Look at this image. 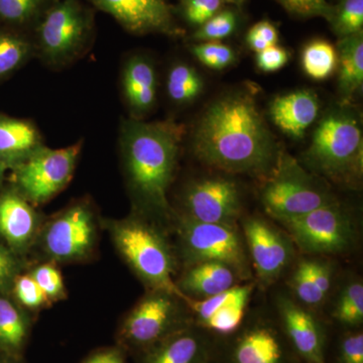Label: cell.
Wrapping results in <instances>:
<instances>
[{
	"label": "cell",
	"mask_w": 363,
	"mask_h": 363,
	"mask_svg": "<svg viewBox=\"0 0 363 363\" xmlns=\"http://www.w3.org/2000/svg\"><path fill=\"white\" fill-rule=\"evenodd\" d=\"M193 149L208 166L264 178L281 154L255 96L245 90L227 93L207 107L196 126Z\"/></svg>",
	"instance_id": "6da1fadb"
},
{
	"label": "cell",
	"mask_w": 363,
	"mask_h": 363,
	"mask_svg": "<svg viewBox=\"0 0 363 363\" xmlns=\"http://www.w3.org/2000/svg\"><path fill=\"white\" fill-rule=\"evenodd\" d=\"M185 128L173 121H124L121 145L128 181L145 206L169 209L168 189L173 180Z\"/></svg>",
	"instance_id": "7a4b0ae2"
},
{
	"label": "cell",
	"mask_w": 363,
	"mask_h": 363,
	"mask_svg": "<svg viewBox=\"0 0 363 363\" xmlns=\"http://www.w3.org/2000/svg\"><path fill=\"white\" fill-rule=\"evenodd\" d=\"M319 175L341 185H358L363 172V135L359 116L348 104L325 113L304 155Z\"/></svg>",
	"instance_id": "3957f363"
},
{
	"label": "cell",
	"mask_w": 363,
	"mask_h": 363,
	"mask_svg": "<svg viewBox=\"0 0 363 363\" xmlns=\"http://www.w3.org/2000/svg\"><path fill=\"white\" fill-rule=\"evenodd\" d=\"M94 11L81 0H56L42 16L32 38L45 63H71L89 48L94 37Z\"/></svg>",
	"instance_id": "277c9868"
},
{
	"label": "cell",
	"mask_w": 363,
	"mask_h": 363,
	"mask_svg": "<svg viewBox=\"0 0 363 363\" xmlns=\"http://www.w3.org/2000/svg\"><path fill=\"white\" fill-rule=\"evenodd\" d=\"M260 200L267 213L279 221L335 202L324 186L285 152H281L276 167L266 177Z\"/></svg>",
	"instance_id": "5b68a950"
},
{
	"label": "cell",
	"mask_w": 363,
	"mask_h": 363,
	"mask_svg": "<svg viewBox=\"0 0 363 363\" xmlns=\"http://www.w3.org/2000/svg\"><path fill=\"white\" fill-rule=\"evenodd\" d=\"M114 238L124 259L143 281L155 290L183 298L172 279L174 264L168 245L152 227L142 221H124L116 227Z\"/></svg>",
	"instance_id": "8992f818"
},
{
	"label": "cell",
	"mask_w": 363,
	"mask_h": 363,
	"mask_svg": "<svg viewBox=\"0 0 363 363\" xmlns=\"http://www.w3.org/2000/svg\"><path fill=\"white\" fill-rule=\"evenodd\" d=\"M179 236L189 266L199 262H221L233 267L241 279H250L245 245L235 227L204 223L183 217L179 223Z\"/></svg>",
	"instance_id": "52a82bcc"
},
{
	"label": "cell",
	"mask_w": 363,
	"mask_h": 363,
	"mask_svg": "<svg viewBox=\"0 0 363 363\" xmlns=\"http://www.w3.org/2000/svg\"><path fill=\"white\" fill-rule=\"evenodd\" d=\"M279 222L286 227L293 242L308 255L343 252L354 240L352 221L337 202Z\"/></svg>",
	"instance_id": "ba28073f"
},
{
	"label": "cell",
	"mask_w": 363,
	"mask_h": 363,
	"mask_svg": "<svg viewBox=\"0 0 363 363\" xmlns=\"http://www.w3.org/2000/svg\"><path fill=\"white\" fill-rule=\"evenodd\" d=\"M82 143L63 149L40 147L16 164V185L26 199L44 203L66 187L70 182Z\"/></svg>",
	"instance_id": "9c48e42d"
},
{
	"label": "cell",
	"mask_w": 363,
	"mask_h": 363,
	"mask_svg": "<svg viewBox=\"0 0 363 363\" xmlns=\"http://www.w3.org/2000/svg\"><path fill=\"white\" fill-rule=\"evenodd\" d=\"M175 298L178 297L159 290L143 298L124 321L121 330L123 340L147 350L183 329L179 325Z\"/></svg>",
	"instance_id": "30bf717a"
},
{
	"label": "cell",
	"mask_w": 363,
	"mask_h": 363,
	"mask_svg": "<svg viewBox=\"0 0 363 363\" xmlns=\"http://www.w3.org/2000/svg\"><path fill=\"white\" fill-rule=\"evenodd\" d=\"M98 11L109 14L126 32L136 35L160 33L184 37L173 6L166 0H88Z\"/></svg>",
	"instance_id": "8fae6325"
},
{
	"label": "cell",
	"mask_w": 363,
	"mask_h": 363,
	"mask_svg": "<svg viewBox=\"0 0 363 363\" xmlns=\"http://www.w3.org/2000/svg\"><path fill=\"white\" fill-rule=\"evenodd\" d=\"M183 205L191 220L234 226L241 213L240 189L222 177L201 179L189 186Z\"/></svg>",
	"instance_id": "7c38bea8"
},
{
	"label": "cell",
	"mask_w": 363,
	"mask_h": 363,
	"mask_svg": "<svg viewBox=\"0 0 363 363\" xmlns=\"http://www.w3.org/2000/svg\"><path fill=\"white\" fill-rule=\"evenodd\" d=\"M243 231L260 283L271 285L293 259L292 240L259 217L243 222Z\"/></svg>",
	"instance_id": "4fadbf2b"
},
{
	"label": "cell",
	"mask_w": 363,
	"mask_h": 363,
	"mask_svg": "<svg viewBox=\"0 0 363 363\" xmlns=\"http://www.w3.org/2000/svg\"><path fill=\"white\" fill-rule=\"evenodd\" d=\"M253 286V284L235 285L203 300L186 296L182 300L185 301L194 313L196 321L202 328L219 335H230L238 331L242 323Z\"/></svg>",
	"instance_id": "5bb4252c"
},
{
	"label": "cell",
	"mask_w": 363,
	"mask_h": 363,
	"mask_svg": "<svg viewBox=\"0 0 363 363\" xmlns=\"http://www.w3.org/2000/svg\"><path fill=\"white\" fill-rule=\"evenodd\" d=\"M93 238L94 223L89 208L76 205L50 224L45 243L52 257L72 259L82 257L90 250Z\"/></svg>",
	"instance_id": "9a60e30c"
},
{
	"label": "cell",
	"mask_w": 363,
	"mask_h": 363,
	"mask_svg": "<svg viewBox=\"0 0 363 363\" xmlns=\"http://www.w3.org/2000/svg\"><path fill=\"white\" fill-rule=\"evenodd\" d=\"M284 328L294 348L306 363H325V336L321 324L309 310L291 298H279Z\"/></svg>",
	"instance_id": "2e32d148"
},
{
	"label": "cell",
	"mask_w": 363,
	"mask_h": 363,
	"mask_svg": "<svg viewBox=\"0 0 363 363\" xmlns=\"http://www.w3.org/2000/svg\"><path fill=\"white\" fill-rule=\"evenodd\" d=\"M320 111L318 95L312 90H297L274 98L269 104L272 123L294 140L304 138Z\"/></svg>",
	"instance_id": "e0dca14e"
},
{
	"label": "cell",
	"mask_w": 363,
	"mask_h": 363,
	"mask_svg": "<svg viewBox=\"0 0 363 363\" xmlns=\"http://www.w3.org/2000/svg\"><path fill=\"white\" fill-rule=\"evenodd\" d=\"M121 80L124 100L133 118L147 116L157 101V76L154 64L142 55L130 57L123 67Z\"/></svg>",
	"instance_id": "ac0fdd59"
},
{
	"label": "cell",
	"mask_w": 363,
	"mask_h": 363,
	"mask_svg": "<svg viewBox=\"0 0 363 363\" xmlns=\"http://www.w3.org/2000/svg\"><path fill=\"white\" fill-rule=\"evenodd\" d=\"M240 279V274L233 267L206 262L189 266L176 285L186 297L203 300L233 288Z\"/></svg>",
	"instance_id": "d6986e66"
},
{
	"label": "cell",
	"mask_w": 363,
	"mask_h": 363,
	"mask_svg": "<svg viewBox=\"0 0 363 363\" xmlns=\"http://www.w3.org/2000/svg\"><path fill=\"white\" fill-rule=\"evenodd\" d=\"M201 336L183 328L147 348L143 363H208Z\"/></svg>",
	"instance_id": "ffe728a7"
},
{
	"label": "cell",
	"mask_w": 363,
	"mask_h": 363,
	"mask_svg": "<svg viewBox=\"0 0 363 363\" xmlns=\"http://www.w3.org/2000/svg\"><path fill=\"white\" fill-rule=\"evenodd\" d=\"M42 147L39 131L30 121L0 116V159L18 164Z\"/></svg>",
	"instance_id": "44dd1931"
},
{
	"label": "cell",
	"mask_w": 363,
	"mask_h": 363,
	"mask_svg": "<svg viewBox=\"0 0 363 363\" xmlns=\"http://www.w3.org/2000/svg\"><path fill=\"white\" fill-rule=\"evenodd\" d=\"M338 54V90L342 104H348L362 89L363 32L340 38Z\"/></svg>",
	"instance_id": "7402d4cb"
},
{
	"label": "cell",
	"mask_w": 363,
	"mask_h": 363,
	"mask_svg": "<svg viewBox=\"0 0 363 363\" xmlns=\"http://www.w3.org/2000/svg\"><path fill=\"white\" fill-rule=\"evenodd\" d=\"M35 228V215L23 196L6 192L0 197V234L14 245H26Z\"/></svg>",
	"instance_id": "603a6c76"
},
{
	"label": "cell",
	"mask_w": 363,
	"mask_h": 363,
	"mask_svg": "<svg viewBox=\"0 0 363 363\" xmlns=\"http://www.w3.org/2000/svg\"><path fill=\"white\" fill-rule=\"evenodd\" d=\"M233 359L234 363H284L283 346L269 327H253L238 338Z\"/></svg>",
	"instance_id": "cb8c5ba5"
},
{
	"label": "cell",
	"mask_w": 363,
	"mask_h": 363,
	"mask_svg": "<svg viewBox=\"0 0 363 363\" xmlns=\"http://www.w3.org/2000/svg\"><path fill=\"white\" fill-rule=\"evenodd\" d=\"M56 0H0V26L32 35L47 9Z\"/></svg>",
	"instance_id": "d4e9b609"
},
{
	"label": "cell",
	"mask_w": 363,
	"mask_h": 363,
	"mask_svg": "<svg viewBox=\"0 0 363 363\" xmlns=\"http://www.w3.org/2000/svg\"><path fill=\"white\" fill-rule=\"evenodd\" d=\"M33 52L32 35L0 26V80L25 65Z\"/></svg>",
	"instance_id": "484cf974"
},
{
	"label": "cell",
	"mask_w": 363,
	"mask_h": 363,
	"mask_svg": "<svg viewBox=\"0 0 363 363\" xmlns=\"http://www.w3.org/2000/svg\"><path fill=\"white\" fill-rule=\"evenodd\" d=\"M203 89V79L193 67L178 63L169 71L167 92L175 104H191L201 95Z\"/></svg>",
	"instance_id": "4316f807"
},
{
	"label": "cell",
	"mask_w": 363,
	"mask_h": 363,
	"mask_svg": "<svg viewBox=\"0 0 363 363\" xmlns=\"http://www.w3.org/2000/svg\"><path fill=\"white\" fill-rule=\"evenodd\" d=\"M337 65V50L326 40H313L303 50V69L314 80L322 81L330 77Z\"/></svg>",
	"instance_id": "83f0119b"
},
{
	"label": "cell",
	"mask_w": 363,
	"mask_h": 363,
	"mask_svg": "<svg viewBox=\"0 0 363 363\" xmlns=\"http://www.w3.org/2000/svg\"><path fill=\"white\" fill-rule=\"evenodd\" d=\"M26 336V324L20 312L0 298V347L9 352L20 350Z\"/></svg>",
	"instance_id": "f1b7e54d"
},
{
	"label": "cell",
	"mask_w": 363,
	"mask_h": 363,
	"mask_svg": "<svg viewBox=\"0 0 363 363\" xmlns=\"http://www.w3.org/2000/svg\"><path fill=\"white\" fill-rule=\"evenodd\" d=\"M333 316L345 327L355 328L363 322V285L362 281H351L339 295Z\"/></svg>",
	"instance_id": "f546056e"
},
{
	"label": "cell",
	"mask_w": 363,
	"mask_h": 363,
	"mask_svg": "<svg viewBox=\"0 0 363 363\" xmlns=\"http://www.w3.org/2000/svg\"><path fill=\"white\" fill-rule=\"evenodd\" d=\"M328 23L339 39L363 32V0H339Z\"/></svg>",
	"instance_id": "4dcf8cb0"
},
{
	"label": "cell",
	"mask_w": 363,
	"mask_h": 363,
	"mask_svg": "<svg viewBox=\"0 0 363 363\" xmlns=\"http://www.w3.org/2000/svg\"><path fill=\"white\" fill-rule=\"evenodd\" d=\"M290 285L302 304L317 306L324 301L315 281L313 259H303L298 262L291 278Z\"/></svg>",
	"instance_id": "1f68e13d"
},
{
	"label": "cell",
	"mask_w": 363,
	"mask_h": 363,
	"mask_svg": "<svg viewBox=\"0 0 363 363\" xmlns=\"http://www.w3.org/2000/svg\"><path fill=\"white\" fill-rule=\"evenodd\" d=\"M238 26V16L230 9H221L193 33L196 42H221L230 37Z\"/></svg>",
	"instance_id": "d6a6232c"
},
{
	"label": "cell",
	"mask_w": 363,
	"mask_h": 363,
	"mask_svg": "<svg viewBox=\"0 0 363 363\" xmlns=\"http://www.w3.org/2000/svg\"><path fill=\"white\" fill-rule=\"evenodd\" d=\"M195 58L212 70H224L235 61V52L230 45L221 42L198 43L190 47Z\"/></svg>",
	"instance_id": "836d02e7"
},
{
	"label": "cell",
	"mask_w": 363,
	"mask_h": 363,
	"mask_svg": "<svg viewBox=\"0 0 363 363\" xmlns=\"http://www.w3.org/2000/svg\"><path fill=\"white\" fill-rule=\"evenodd\" d=\"M222 0H182V13L191 26H201L221 11Z\"/></svg>",
	"instance_id": "e575fe53"
},
{
	"label": "cell",
	"mask_w": 363,
	"mask_h": 363,
	"mask_svg": "<svg viewBox=\"0 0 363 363\" xmlns=\"http://www.w3.org/2000/svg\"><path fill=\"white\" fill-rule=\"evenodd\" d=\"M289 13L303 18H323L330 21L333 6L327 0H278Z\"/></svg>",
	"instance_id": "d590c367"
},
{
	"label": "cell",
	"mask_w": 363,
	"mask_h": 363,
	"mask_svg": "<svg viewBox=\"0 0 363 363\" xmlns=\"http://www.w3.org/2000/svg\"><path fill=\"white\" fill-rule=\"evenodd\" d=\"M245 40L250 49L257 54L278 45L279 32L271 21H262L250 28Z\"/></svg>",
	"instance_id": "8d00e7d4"
},
{
	"label": "cell",
	"mask_w": 363,
	"mask_h": 363,
	"mask_svg": "<svg viewBox=\"0 0 363 363\" xmlns=\"http://www.w3.org/2000/svg\"><path fill=\"white\" fill-rule=\"evenodd\" d=\"M14 292L16 297L26 307L37 308L48 300L47 296L30 274L20 276L14 281Z\"/></svg>",
	"instance_id": "74e56055"
},
{
	"label": "cell",
	"mask_w": 363,
	"mask_h": 363,
	"mask_svg": "<svg viewBox=\"0 0 363 363\" xmlns=\"http://www.w3.org/2000/svg\"><path fill=\"white\" fill-rule=\"evenodd\" d=\"M32 276L48 298L58 297L60 294L63 293V279L58 269L51 264H43L38 267Z\"/></svg>",
	"instance_id": "f35d334b"
},
{
	"label": "cell",
	"mask_w": 363,
	"mask_h": 363,
	"mask_svg": "<svg viewBox=\"0 0 363 363\" xmlns=\"http://www.w3.org/2000/svg\"><path fill=\"white\" fill-rule=\"evenodd\" d=\"M338 363H363V333L347 334L341 340L338 350Z\"/></svg>",
	"instance_id": "ab89813d"
},
{
	"label": "cell",
	"mask_w": 363,
	"mask_h": 363,
	"mask_svg": "<svg viewBox=\"0 0 363 363\" xmlns=\"http://www.w3.org/2000/svg\"><path fill=\"white\" fill-rule=\"evenodd\" d=\"M289 52L279 45H274L264 51L257 52L255 62L260 71L272 73L281 70L288 63Z\"/></svg>",
	"instance_id": "60d3db41"
},
{
	"label": "cell",
	"mask_w": 363,
	"mask_h": 363,
	"mask_svg": "<svg viewBox=\"0 0 363 363\" xmlns=\"http://www.w3.org/2000/svg\"><path fill=\"white\" fill-rule=\"evenodd\" d=\"M14 262L9 252L0 245V289H4L13 279Z\"/></svg>",
	"instance_id": "b9f144b4"
},
{
	"label": "cell",
	"mask_w": 363,
	"mask_h": 363,
	"mask_svg": "<svg viewBox=\"0 0 363 363\" xmlns=\"http://www.w3.org/2000/svg\"><path fill=\"white\" fill-rule=\"evenodd\" d=\"M84 363H124V359L121 351L109 350L97 352Z\"/></svg>",
	"instance_id": "7bdbcfd3"
},
{
	"label": "cell",
	"mask_w": 363,
	"mask_h": 363,
	"mask_svg": "<svg viewBox=\"0 0 363 363\" xmlns=\"http://www.w3.org/2000/svg\"><path fill=\"white\" fill-rule=\"evenodd\" d=\"M7 168L6 162L2 161L1 159H0V182H1L2 178H4V171H6V169Z\"/></svg>",
	"instance_id": "ee69618b"
},
{
	"label": "cell",
	"mask_w": 363,
	"mask_h": 363,
	"mask_svg": "<svg viewBox=\"0 0 363 363\" xmlns=\"http://www.w3.org/2000/svg\"><path fill=\"white\" fill-rule=\"evenodd\" d=\"M224 2H230V4H236V6H241L245 0H222Z\"/></svg>",
	"instance_id": "f6af8a7d"
},
{
	"label": "cell",
	"mask_w": 363,
	"mask_h": 363,
	"mask_svg": "<svg viewBox=\"0 0 363 363\" xmlns=\"http://www.w3.org/2000/svg\"><path fill=\"white\" fill-rule=\"evenodd\" d=\"M0 363H13V362H9V360H0Z\"/></svg>",
	"instance_id": "bcb514c9"
},
{
	"label": "cell",
	"mask_w": 363,
	"mask_h": 363,
	"mask_svg": "<svg viewBox=\"0 0 363 363\" xmlns=\"http://www.w3.org/2000/svg\"><path fill=\"white\" fill-rule=\"evenodd\" d=\"M208 363H209V362H208Z\"/></svg>",
	"instance_id": "7dc6e473"
}]
</instances>
